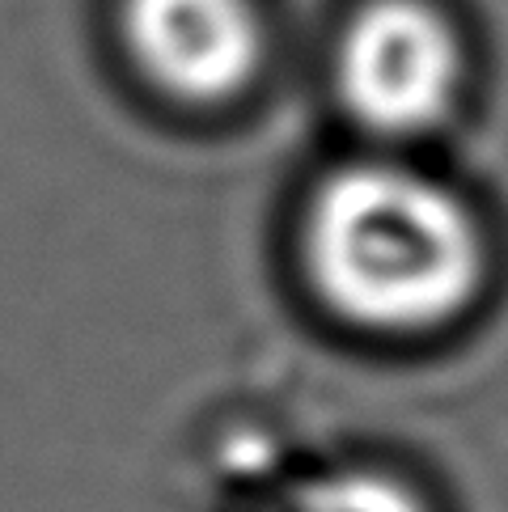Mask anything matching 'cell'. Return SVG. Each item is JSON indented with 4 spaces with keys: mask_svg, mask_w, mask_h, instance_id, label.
<instances>
[{
    "mask_svg": "<svg viewBox=\"0 0 508 512\" xmlns=\"http://www.w3.org/2000/svg\"><path fill=\"white\" fill-rule=\"evenodd\" d=\"M301 233L314 292L373 335L441 331L483 288L487 246L475 212L403 161L369 157L326 174Z\"/></svg>",
    "mask_w": 508,
    "mask_h": 512,
    "instance_id": "obj_1",
    "label": "cell"
},
{
    "mask_svg": "<svg viewBox=\"0 0 508 512\" xmlns=\"http://www.w3.org/2000/svg\"><path fill=\"white\" fill-rule=\"evenodd\" d=\"M462 81V39L428 0H365L339 34L335 89L343 111L381 140L437 132L462 98Z\"/></svg>",
    "mask_w": 508,
    "mask_h": 512,
    "instance_id": "obj_2",
    "label": "cell"
},
{
    "mask_svg": "<svg viewBox=\"0 0 508 512\" xmlns=\"http://www.w3.org/2000/svg\"><path fill=\"white\" fill-rule=\"evenodd\" d=\"M119 26L140 77L187 106L246 94L267 56L250 0H123Z\"/></svg>",
    "mask_w": 508,
    "mask_h": 512,
    "instance_id": "obj_3",
    "label": "cell"
},
{
    "mask_svg": "<svg viewBox=\"0 0 508 512\" xmlns=\"http://www.w3.org/2000/svg\"><path fill=\"white\" fill-rule=\"evenodd\" d=\"M276 512H428V504L390 470L343 466L293 487Z\"/></svg>",
    "mask_w": 508,
    "mask_h": 512,
    "instance_id": "obj_4",
    "label": "cell"
}]
</instances>
